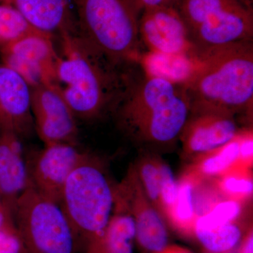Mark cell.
Wrapping results in <instances>:
<instances>
[{"mask_svg": "<svg viewBox=\"0 0 253 253\" xmlns=\"http://www.w3.org/2000/svg\"><path fill=\"white\" fill-rule=\"evenodd\" d=\"M190 109H212L236 116L253 102V41L197 53L191 76L181 84Z\"/></svg>", "mask_w": 253, "mask_h": 253, "instance_id": "3", "label": "cell"}, {"mask_svg": "<svg viewBox=\"0 0 253 253\" xmlns=\"http://www.w3.org/2000/svg\"><path fill=\"white\" fill-rule=\"evenodd\" d=\"M139 73L132 76L131 71L113 109L118 126L144 149L170 147L179 140L189 118L185 93L180 84L153 76L142 68Z\"/></svg>", "mask_w": 253, "mask_h": 253, "instance_id": "1", "label": "cell"}, {"mask_svg": "<svg viewBox=\"0 0 253 253\" xmlns=\"http://www.w3.org/2000/svg\"><path fill=\"white\" fill-rule=\"evenodd\" d=\"M6 0H0V3L6 2Z\"/></svg>", "mask_w": 253, "mask_h": 253, "instance_id": "32", "label": "cell"}, {"mask_svg": "<svg viewBox=\"0 0 253 253\" xmlns=\"http://www.w3.org/2000/svg\"><path fill=\"white\" fill-rule=\"evenodd\" d=\"M141 45L158 54H197L185 23L174 5L143 10L139 21Z\"/></svg>", "mask_w": 253, "mask_h": 253, "instance_id": "10", "label": "cell"}, {"mask_svg": "<svg viewBox=\"0 0 253 253\" xmlns=\"http://www.w3.org/2000/svg\"><path fill=\"white\" fill-rule=\"evenodd\" d=\"M194 236L207 252L229 253L239 246L244 234L237 221H233L212 226H196Z\"/></svg>", "mask_w": 253, "mask_h": 253, "instance_id": "20", "label": "cell"}, {"mask_svg": "<svg viewBox=\"0 0 253 253\" xmlns=\"http://www.w3.org/2000/svg\"><path fill=\"white\" fill-rule=\"evenodd\" d=\"M114 210L125 211L132 218L135 241L141 249L155 253L168 246L164 218L145 194L134 168L121 184L114 186Z\"/></svg>", "mask_w": 253, "mask_h": 253, "instance_id": "8", "label": "cell"}, {"mask_svg": "<svg viewBox=\"0 0 253 253\" xmlns=\"http://www.w3.org/2000/svg\"><path fill=\"white\" fill-rule=\"evenodd\" d=\"M160 160L161 158L156 155L148 153L144 155L133 168L145 194L161 213Z\"/></svg>", "mask_w": 253, "mask_h": 253, "instance_id": "23", "label": "cell"}, {"mask_svg": "<svg viewBox=\"0 0 253 253\" xmlns=\"http://www.w3.org/2000/svg\"><path fill=\"white\" fill-rule=\"evenodd\" d=\"M233 252H231V253H232ZM206 253H209V252H207V251H206Z\"/></svg>", "mask_w": 253, "mask_h": 253, "instance_id": "33", "label": "cell"}, {"mask_svg": "<svg viewBox=\"0 0 253 253\" xmlns=\"http://www.w3.org/2000/svg\"><path fill=\"white\" fill-rule=\"evenodd\" d=\"M38 31L54 36L78 31L72 0H6Z\"/></svg>", "mask_w": 253, "mask_h": 253, "instance_id": "15", "label": "cell"}, {"mask_svg": "<svg viewBox=\"0 0 253 253\" xmlns=\"http://www.w3.org/2000/svg\"><path fill=\"white\" fill-rule=\"evenodd\" d=\"M174 6L197 53L253 41V8L240 0H176Z\"/></svg>", "mask_w": 253, "mask_h": 253, "instance_id": "6", "label": "cell"}, {"mask_svg": "<svg viewBox=\"0 0 253 253\" xmlns=\"http://www.w3.org/2000/svg\"><path fill=\"white\" fill-rule=\"evenodd\" d=\"M251 168L235 164L216 178L214 184L223 199L244 203L252 198L253 180Z\"/></svg>", "mask_w": 253, "mask_h": 253, "instance_id": "21", "label": "cell"}, {"mask_svg": "<svg viewBox=\"0 0 253 253\" xmlns=\"http://www.w3.org/2000/svg\"><path fill=\"white\" fill-rule=\"evenodd\" d=\"M114 186L104 168L91 156L68 178L59 205L84 246L104 230L114 210Z\"/></svg>", "mask_w": 253, "mask_h": 253, "instance_id": "5", "label": "cell"}, {"mask_svg": "<svg viewBox=\"0 0 253 253\" xmlns=\"http://www.w3.org/2000/svg\"><path fill=\"white\" fill-rule=\"evenodd\" d=\"M155 253H193L190 251L189 249H185V248L181 247V246H176V245H172V246H168L167 247L165 248L162 251L159 252Z\"/></svg>", "mask_w": 253, "mask_h": 253, "instance_id": "31", "label": "cell"}, {"mask_svg": "<svg viewBox=\"0 0 253 253\" xmlns=\"http://www.w3.org/2000/svg\"><path fill=\"white\" fill-rule=\"evenodd\" d=\"M236 116L212 109H190L179 140L185 157H199L232 141L240 132Z\"/></svg>", "mask_w": 253, "mask_h": 253, "instance_id": "11", "label": "cell"}, {"mask_svg": "<svg viewBox=\"0 0 253 253\" xmlns=\"http://www.w3.org/2000/svg\"><path fill=\"white\" fill-rule=\"evenodd\" d=\"M240 132L228 144L195 158L188 170L203 180L216 179L224 174L239 160Z\"/></svg>", "mask_w": 253, "mask_h": 253, "instance_id": "19", "label": "cell"}, {"mask_svg": "<svg viewBox=\"0 0 253 253\" xmlns=\"http://www.w3.org/2000/svg\"><path fill=\"white\" fill-rule=\"evenodd\" d=\"M176 0H138L141 11L148 8L156 7V6H167L174 5Z\"/></svg>", "mask_w": 253, "mask_h": 253, "instance_id": "30", "label": "cell"}, {"mask_svg": "<svg viewBox=\"0 0 253 253\" xmlns=\"http://www.w3.org/2000/svg\"><path fill=\"white\" fill-rule=\"evenodd\" d=\"M31 89L23 78L0 62V129L19 136L31 130L33 123Z\"/></svg>", "mask_w": 253, "mask_h": 253, "instance_id": "13", "label": "cell"}, {"mask_svg": "<svg viewBox=\"0 0 253 253\" xmlns=\"http://www.w3.org/2000/svg\"><path fill=\"white\" fill-rule=\"evenodd\" d=\"M0 253H26L18 230L0 229Z\"/></svg>", "mask_w": 253, "mask_h": 253, "instance_id": "26", "label": "cell"}, {"mask_svg": "<svg viewBox=\"0 0 253 253\" xmlns=\"http://www.w3.org/2000/svg\"><path fill=\"white\" fill-rule=\"evenodd\" d=\"M0 229L18 230L15 223L14 216L3 199L0 196Z\"/></svg>", "mask_w": 253, "mask_h": 253, "instance_id": "28", "label": "cell"}, {"mask_svg": "<svg viewBox=\"0 0 253 253\" xmlns=\"http://www.w3.org/2000/svg\"><path fill=\"white\" fill-rule=\"evenodd\" d=\"M200 179L190 171L181 176L177 181V190L174 204L166 220L181 235L191 237L194 236L196 216L195 194Z\"/></svg>", "mask_w": 253, "mask_h": 253, "instance_id": "18", "label": "cell"}, {"mask_svg": "<svg viewBox=\"0 0 253 253\" xmlns=\"http://www.w3.org/2000/svg\"><path fill=\"white\" fill-rule=\"evenodd\" d=\"M238 253H253V227H250L249 230L243 236L242 239L239 245Z\"/></svg>", "mask_w": 253, "mask_h": 253, "instance_id": "29", "label": "cell"}, {"mask_svg": "<svg viewBox=\"0 0 253 253\" xmlns=\"http://www.w3.org/2000/svg\"><path fill=\"white\" fill-rule=\"evenodd\" d=\"M161 172V214L166 219L175 199L177 190V180L173 174L172 169L162 160H160Z\"/></svg>", "mask_w": 253, "mask_h": 253, "instance_id": "25", "label": "cell"}, {"mask_svg": "<svg viewBox=\"0 0 253 253\" xmlns=\"http://www.w3.org/2000/svg\"><path fill=\"white\" fill-rule=\"evenodd\" d=\"M91 156L74 144L46 145L35 163L32 184L43 196L59 204L68 178Z\"/></svg>", "mask_w": 253, "mask_h": 253, "instance_id": "12", "label": "cell"}, {"mask_svg": "<svg viewBox=\"0 0 253 253\" xmlns=\"http://www.w3.org/2000/svg\"><path fill=\"white\" fill-rule=\"evenodd\" d=\"M18 136L9 131L0 133V196L13 214L18 198L33 185Z\"/></svg>", "mask_w": 253, "mask_h": 253, "instance_id": "14", "label": "cell"}, {"mask_svg": "<svg viewBox=\"0 0 253 253\" xmlns=\"http://www.w3.org/2000/svg\"><path fill=\"white\" fill-rule=\"evenodd\" d=\"M53 37L42 32H35L0 48V52L1 55L26 63L41 73L49 84H56V69L59 54L55 49Z\"/></svg>", "mask_w": 253, "mask_h": 253, "instance_id": "16", "label": "cell"}, {"mask_svg": "<svg viewBox=\"0 0 253 253\" xmlns=\"http://www.w3.org/2000/svg\"><path fill=\"white\" fill-rule=\"evenodd\" d=\"M39 31L9 3H0V48Z\"/></svg>", "mask_w": 253, "mask_h": 253, "instance_id": "22", "label": "cell"}, {"mask_svg": "<svg viewBox=\"0 0 253 253\" xmlns=\"http://www.w3.org/2000/svg\"><path fill=\"white\" fill-rule=\"evenodd\" d=\"M135 226L131 216L125 211L113 210L104 230L84 246L85 253H133Z\"/></svg>", "mask_w": 253, "mask_h": 253, "instance_id": "17", "label": "cell"}, {"mask_svg": "<svg viewBox=\"0 0 253 253\" xmlns=\"http://www.w3.org/2000/svg\"><path fill=\"white\" fill-rule=\"evenodd\" d=\"M31 107L37 134L44 146L77 144L76 116L56 84L31 89Z\"/></svg>", "mask_w": 253, "mask_h": 253, "instance_id": "9", "label": "cell"}, {"mask_svg": "<svg viewBox=\"0 0 253 253\" xmlns=\"http://www.w3.org/2000/svg\"><path fill=\"white\" fill-rule=\"evenodd\" d=\"M242 204L233 200H222L207 214L198 218L195 227L212 226L237 221L242 212Z\"/></svg>", "mask_w": 253, "mask_h": 253, "instance_id": "24", "label": "cell"}, {"mask_svg": "<svg viewBox=\"0 0 253 253\" xmlns=\"http://www.w3.org/2000/svg\"><path fill=\"white\" fill-rule=\"evenodd\" d=\"M239 141V157L236 163L245 167L252 168L253 161L252 131H241Z\"/></svg>", "mask_w": 253, "mask_h": 253, "instance_id": "27", "label": "cell"}, {"mask_svg": "<svg viewBox=\"0 0 253 253\" xmlns=\"http://www.w3.org/2000/svg\"><path fill=\"white\" fill-rule=\"evenodd\" d=\"M78 29L86 41L115 62L140 61L138 0H72Z\"/></svg>", "mask_w": 253, "mask_h": 253, "instance_id": "4", "label": "cell"}, {"mask_svg": "<svg viewBox=\"0 0 253 253\" xmlns=\"http://www.w3.org/2000/svg\"><path fill=\"white\" fill-rule=\"evenodd\" d=\"M56 84L76 118L91 121L113 111L131 72L91 45L78 31L59 35Z\"/></svg>", "mask_w": 253, "mask_h": 253, "instance_id": "2", "label": "cell"}, {"mask_svg": "<svg viewBox=\"0 0 253 253\" xmlns=\"http://www.w3.org/2000/svg\"><path fill=\"white\" fill-rule=\"evenodd\" d=\"M14 216L26 253H75L78 241L58 203L33 185L18 198Z\"/></svg>", "mask_w": 253, "mask_h": 253, "instance_id": "7", "label": "cell"}]
</instances>
